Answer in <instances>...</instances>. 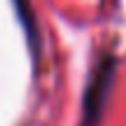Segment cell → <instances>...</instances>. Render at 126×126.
Wrapping results in <instances>:
<instances>
[{
	"instance_id": "7a4b0ae2",
	"label": "cell",
	"mask_w": 126,
	"mask_h": 126,
	"mask_svg": "<svg viewBox=\"0 0 126 126\" xmlns=\"http://www.w3.org/2000/svg\"><path fill=\"white\" fill-rule=\"evenodd\" d=\"M14 9H16V16H19V23L23 26L26 31V37H28V45L33 47L37 56V49H40V28H37V19H35V12L31 7V0H12Z\"/></svg>"
},
{
	"instance_id": "6da1fadb",
	"label": "cell",
	"mask_w": 126,
	"mask_h": 126,
	"mask_svg": "<svg viewBox=\"0 0 126 126\" xmlns=\"http://www.w3.org/2000/svg\"><path fill=\"white\" fill-rule=\"evenodd\" d=\"M114 70H117V61L114 56H103L98 63L94 65L86 82V91H84V126H96L105 110L110 89H112V79H114Z\"/></svg>"
}]
</instances>
